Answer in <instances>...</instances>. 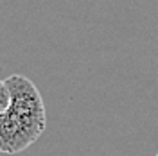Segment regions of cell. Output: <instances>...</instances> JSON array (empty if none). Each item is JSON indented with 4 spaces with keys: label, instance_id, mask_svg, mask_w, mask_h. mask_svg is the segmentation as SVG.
<instances>
[{
    "label": "cell",
    "instance_id": "cell-1",
    "mask_svg": "<svg viewBox=\"0 0 158 156\" xmlns=\"http://www.w3.org/2000/svg\"><path fill=\"white\" fill-rule=\"evenodd\" d=\"M11 90V104L0 118V153L18 154L29 149L47 127V109L36 84L25 76L6 79Z\"/></svg>",
    "mask_w": 158,
    "mask_h": 156
},
{
    "label": "cell",
    "instance_id": "cell-3",
    "mask_svg": "<svg viewBox=\"0 0 158 156\" xmlns=\"http://www.w3.org/2000/svg\"><path fill=\"white\" fill-rule=\"evenodd\" d=\"M156 156H158V153H156Z\"/></svg>",
    "mask_w": 158,
    "mask_h": 156
},
{
    "label": "cell",
    "instance_id": "cell-2",
    "mask_svg": "<svg viewBox=\"0 0 158 156\" xmlns=\"http://www.w3.org/2000/svg\"><path fill=\"white\" fill-rule=\"evenodd\" d=\"M11 104V90H9V84H7V81L4 79H0V118L2 115L7 111V108Z\"/></svg>",
    "mask_w": 158,
    "mask_h": 156
}]
</instances>
